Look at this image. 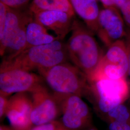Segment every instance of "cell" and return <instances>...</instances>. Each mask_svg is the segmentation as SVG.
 Instances as JSON below:
<instances>
[{
  "instance_id": "obj_1",
  "label": "cell",
  "mask_w": 130,
  "mask_h": 130,
  "mask_svg": "<svg viewBox=\"0 0 130 130\" xmlns=\"http://www.w3.org/2000/svg\"><path fill=\"white\" fill-rule=\"evenodd\" d=\"M69 58L66 47L57 40L50 43L26 49L18 56L9 60H3L0 70L18 69L39 73L52 67L66 62Z\"/></svg>"
},
{
  "instance_id": "obj_2",
  "label": "cell",
  "mask_w": 130,
  "mask_h": 130,
  "mask_svg": "<svg viewBox=\"0 0 130 130\" xmlns=\"http://www.w3.org/2000/svg\"><path fill=\"white\" fill-rule=\"evenodd\" d=\"M71 30L66 44L69 58L86 76L90 83L103 55L90 30L74 21Z\"/></svg>"
},
{
  "instance_id": "obj_3",
  "label": "cell",
  "mask_w": 130,
  "mask_h": 130,
  "mask_svg": "<svg viewBox=\"0 0 130 130\" xmlns=\"http://www.w3.org/2000/svg\"><path fill=\"white\" fill-rule=\"evenodd\" d=\"M53 93L82 96L90 91L86 76L75 65L64 62L39 73Z\"/></svg>"
},
{
  "instance_id": "obj_4",
  "label": "cell",
  "mask_w": 130,
  "mask_h": 130,
  "mask_svg": "<svg viewBox=\"0 0 130 130\" xmlns=\"http://www.w3.org/2000/svg\"><path fill=\"white\" fill-rule=\"evenodd\" d=\"M90 84L89 92L93 93L99 110L106 114L130 96V87L126 78L103 79Z\"/></svg>"
},
{
  "instance_id": "obj_5",
  "label": "cell",
  "mask_w": 130,
  "mask_h": 130,
  "mask_svg": "<svg viewBox=\"0 0 130 130\" xmlns=\"http://www.w3.org/2000/svg\"><path fill=\"white\" fill-rule=\"evenodd\" d=\"M40 75L18 69L0 70V94L32 93L44 85Z\"/></svg>"
},
{
  "instance_id": "obj_6",
  "label": "cell",
  "mask_w": 130,
  "mask_h": 130,
  "mask_svg": "<svg viewBox=\"0 0 130 130\" xmlns=\"http://www.w3.org/2000/svg\"><path fill=\"white\" fill-rule=\"evenodd\" d=\"M30 95L32 102L30 119L33 125H41L56 121L61 114L59 96L50 93L44 85L30 93Z\"/></svg>"
},
{
  "instance_id": "obj_7",
  "label": "cell",
  "mask_w": 130,
  "mask_h": 130,
  "mask_svg": "<svg viewBox=\"0 0 130 130\" xmlns=\"http://www.w3.org/2000/svg\"><path fill=\"white\" fill-rule=\"evenodd\" d=\"M58 95L61 100V122L68 130H84L91 127L90 109L81 96L74 94Z\"/></svg>"
},
{
  "instance_id": "obj_8",
  "label": "cell",
  "mask_w": 130,
  "mask_h": 130,
  "mask_svg": "<svg viewBox=\"0 0 130 130\" xmlns=\"http://www.w3.org/2000/svg\"><path fill=\"white\" fill-rule=\"evenodd\" d=\"M28 93H15L9 99L5 117L14 130H30L33 127L30 119L32 102Z\"/></svg>"
},
{
  "instance_id": "obj_9",
  "label": "cell",
  "mask_w": 130,
  "mask_h": 130,
  "mask_svg": "<svg viewBox=\"0 0 130 130\" xmlns=\"http://www.w3.org/2000/svg\"><path fill=\"white\" fill-rule=\"evenodd\" d=\"M98 36L109 47L117 41L125 37L126 28L121 17L114 8H107L100 11Z\"/></svg>"
},
{
  "instance_id": "obj_10",
  "label": "cell",
  "mask_w": 130,
  "mask_h": 130,
  "mask_svg": "<svg viewBox=\"0 0 130 130\" xmlns=\"http://www.w3.org/2000/svg\"><path fill=\"white\" fill-rule=\"evenodd\" d=\"M34 19L47 29L54 31L62 39L71 30L73 17L60 11H45L34 14Z\"/></svg>"
},
{
  "instance_id": "obj_11",
  "label": "cell",
  "mask_w": 130,
  "mask_h": 130,
  "mask_svg": "<svg viewBox=\"0 0 130 130\" xmlns=\"http://www.w3.org/2000/svg\"><path fill=\"white\" fill-rule=\"evenodd\" d=\"M75 13L84 20L89 30L96 33L100 11L96 0H69Z\"/></svg>"
},
{
  "instance_id": "obj_12",
  "label": "cell",
  "mask_w": 130,
  "mask_h": 130,
  "mask_svg": "<svg viewBox=\"0 0 130 130\" xmlns=\"http://www.w3.org/2000/svg\"><path fill=\"white\" fill-rule=\"evenodd\" d=\"M26 14L8 7L5 28L0 34V55L2 56L8 44L18 31Z\"/></svg>"
},
{
  "instance_id": "obj_13",
  "label": "cell",
  "mask_w": 130,
  "mask_h": 130,
  "mask_svg": "<svg viewBox=\"0 0 130 130\" xmlns=\"http://www.w3.org/2000/svg\"><path fill=\"white\" fill-rule=\"evenodd\" d=\"M47 30L46 28L35 19L30 18L26 28L27 49L50 43L58 40L57 39V38L48 33Z\"/></svg>"
},
{
  "instance_id": "obj_14",
  "label": "cell",
  "mask_w": 130,
  "mask_h": 130,
  "mask_svg": "<svg viewBox=\"0 0 130 130\" xmlns=\"http://www.w3.org/2000/svg\"><path fill=\"white\" fill-rule=\"evenodd\" d=\"M29 11L33 14L45 11H60L72 17L75 13L69 0H32Z\"/></svg>"
},
{
  "instance_id": "obj_15",
  "label": "cell",
  "mask_w": 130,
  "mask_h": 130,
  "mask_svg": "<svg viewBox=\"0 0 130 130\" xmlns=\"http://www.w3.org/2000/svg\"><path fill=\"white\" fill-rule=\"evenodd\" d=\"M127 75V71L121 66L101 60L90 83L103 79L115 80L126 78Z\"/></svg>"
},
{
  "instance_id": "obj_16",
  "label": "cell",
  "mask_w": 130,
  "mask_h": 130,
  "mask_svg": "<svg viewBox=\"0 0 130 130\" xmlns=\"http://www.w3.org/2000/svg\"><path fill=\"white\" fill-rule=\"evenodd\" d=\"M101 60L120 65L128 72V57L124 41L120 40L112 44Z\"/></svg>"
},
{
  "instance_id": "obj_17",
  "label": "cell",
  "mask_w": 130,
  "mask_h": 130,
  "mask_svg": "<svg viewBox=\"0 0 130 130\" xmlns=\"http://www.w3.org/2000/svg\"><path fill=\"white\" fill-rule=\"evenodd\" d=\"M106 116L109 122H130V108L123 103L112 108L107 113Z\"/></svg>"
},
{
  "instance_id": "obj_18",
  "label": "cell",
  "mask_w": 130,
  "mask_h": 130,
  "mask_svg": "<svg viewBox=\"0 0 130 130\" xmlns=\"http://www.w3.org/2000/svg\"><path fill=\"white\" fill-rule=\"evenodd\" d=\"M30 130H68L61 121H54L41 125L34 126Z\"/></svg>"
},
{
  "instance_id": "obj_19",
  "label": "cell",
  "mask_w": 130,
  "mask_h": 130,
  "mask_svg": "<svg viewBox=\"0 0 130 130\" xmlns=\"http://www.w3.org/2000/svg\"><path fill=\"white\" fill-rule=\"evenodd\" d=\"M30 0H0V2L12 9H17L27 4Z\"/></svg>"
},
{
  "instance_id": "obj_20",
  "label": "cell",
  "mask_w": 130,
  "mask_h": 130,
  "mask_svg": "<svg viewBox=\"0 0 130 130\" xmlns=\"http://www.w3.org/2000/svg\"><path fill=\"white\" fill-rule=\"evenodd\" d=\"M109 130H130V122L112 121L109 122Z\"/></svg>"
},
{
  "instance_id": "obj_21",
  "label": "cell",
  "mask_w": 130,
  "mask_h": 130,
  "mask_svg": "<svg viewBox=\"0 0 130 130\" xmlns=\"http://www.w3.org/2000/svg\"><path fill=\"white\" fill-rule=\"evenodd\" d=\"M9 99L8 96L0 94V118L1 120L5 117Z\"/></svg>"
},
{
  "instance_id": "obj_22",
  "label": "cell",
  "mask_w": 130,
  "mask_h": 130,
  "mask_svg": "<svg viewBox=\"0 0 130 130\" xmlns=\"http://www.w3.org/2000/svg\"><path fill=\"white\" fill-rule=\"evenodd\" d=\"M8 7L0 2V34L3 32L5 28Z\"/></svg>"
},
{
  "instance_id": "obj_23",
  "label": "cell",
  "mask_w": 130,
  "mask_h": 130,
  "mask_svg": "<svg viewBox=\"0 0 130 130\" xmlns=\"http://www.w3.org/2000/svg\"><path fill=\"white\" fill-rule=\"evenodd\" d=\"M119 8L121 10L128 26L130 27V0H128Z\"/></svg>"
},
{
  "instance_id": "obj_24",
  "label": "cell",
  "mask_w": 130,
  "mask_h": 130,
  "mask_svg": "<svg viewBox=\"0 0 130 130\" xmlns=\"http://www.w3.org/2000/svg\"><path fill=\"white\" fill-rule=\"evenodd\" d=\"M128 0H101L104 6L107 8H114L118 7L120 8Z\"/></svg>"
},
{
  "instance_id": "obj_25",
  "label": "cell",
  "mask_w": 130,
  "mask_h": 130,
  "mask_svg": "<svg viewBox=\"0 0 130 130\" xmlns=\"http://www.w3.org/2000/svg\"><path fill=\"white\" fill-rule=\"evenodd\" d=\"M125 40L124 41L128 57V75L130 78V27H127L126 28Z\"/></svg>"
},
{
  "instance_id": "obj_26",
  "label": "cell",
  "mask_w": 130,
  "mask_h": 130,
  "mask_svg": "<svg viewBox=\"0 0 130 130\" xmlns=\"http://www.w3.org/2000/svg\"><path fill=\"white\" fill-rule=\"evenodd\" d=\"M0 130H14L11 127H9L7 126L1 125L0 126Z\"/></svg>"
}]
</instances>
